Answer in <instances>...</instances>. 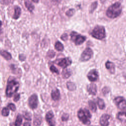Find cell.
<instances>
[{
  "label": "cell",
  "mask_w": 126,
  "mask_h": 126,
  "mask_svg": "<svg viewBox=\"0 0 126 126\" xmlns=\"http://www.w3.org/2000/svg\"><path fill=\"white\" fill-rule=\"evenodd\" d=\"M50 70L52 72H54V73H56L57 74H59V70H58V69L55 67L54 66V65H51L50 67Z\"/></svg>",
  "instance_id": "obj_31"
},
{
  "label": "cell",
  "mask_w": 126,
  "mask_h": 126,
  "mask_svg": "<svg viewBox=\"0 0 126 126\" xmlns=\"http://www.w3.org/2000/svg\"><path fill=\"white\" fill-rule=\"evenodd\" d=\"M41 123V118L39 116H35L34 117L33 124L35 126H38Z\"/></svg>",
  "instance_id": "obj_20"
},
{
  "label": "cell",
  "mask_w": 126,
  "mask_h": 126,
  "mask_svg": "<svg viewBox=\"0 0 126 126\" xmlns=\"http://www.w3.org/2000/svg\"><path fill=\"white\" fill-rule=\"evenodd\" d=\"M77 116L79 119L85 125H88L90 123V119L91 118L92 115L87 109H80L77 113Z\"/></svg>",
  "instance_id": "obj_3"
},
{
  "label": "cell",
  "mask_w": 126,
  "mask_h": 126,
  "mask_svg": "<svg viewBox=\"0 0 126 126\" xmlns=\"http://www.w3.org/2000/svg\"><path fill=\"white\" fill-rule=\"evenodd\" d=\"M19 87V83L15 79H9L7 81V85L6 88V95L7 96L10 97L18 90Z\"/></svg>",
  "instance_id": "obj_2"
},
{
  "label": "cell",
  "mask_w": 126,
  "mask_h": 126,
  "mask_svg": "<svg viewBox=\"0 0 126 126\" xmlns=\"http://www.w3.org/2000/svg\"><path fill=\"white\" fill-rule=\"evenodd\" d=\"M98 74L97 71L95 69L91 70L87 75V77L88 79L91 82L96 81L98 79Z\"/></svg>",
  "instance_id": "obj_11"
},
{
  "label": "cell",
  "mask_w": 126,
  "mask_h": 126,
  "mask_svg": "<svg viewBox=\"0 0 126 126\" xmlns=\"http://www.w3.org/2000/svg\"><path fill=\"white\" fill-rule=\"evenodd\" d=\"M9 114V111L8 108H7V107H4L3 108V109H2L1 111V114L4 117H6Z\"/></svg>",
  "instance_id": "obj_28"
},
{
  "label": "cell",
  "mask_w": 126,
  "mask_h": 126,
  "mask_svg": "<svg viewBox=\"0 0 126 126\" xmlns=\"http://www.w3.org/2000/svg\"><path fill=\"white\" fill-rule=\"evenodd\" d=\"M100 2H101V3H104V2L106 1V0H100Z\"/></svg>",
  "instance_id": "obj_41"
},
{
  "label": "cell",
  "mask_w": 126,
  "mask_h": 126,
  "mask_svg": "<svg viewBox=\"0 0 126 126\" xmlns=\"http://www.w3.org/2000/svg\"><path fill=\"white\" fill-rule=\"evenodd\" d=\"M32 1H33L34 2H35V3H37V2H38V1H39V0H32Z\"/></svg>",
  "instance_id": "obj_40"
},
{
  "label": "cell",
  "mask_w": 126,
  "mask_h": 126,
  "mask_svg": "<svg viewBox=\"0 0 126 126\" xmlns=\"http://www.w3.org/2000/svg\"><path fill=\"white\" fill-rule=\"evenodd\" d=\"M97 6V2L94 1L92 3V4L90 6V9H89V12L90 13H92L94 12V11L96 9Z\"/></svg>",
  "instance_id": "obj_27"
},
{
  "label": "cell",
  "mask_w": 126,
  "mask_h": 126,
  "mask_svg": "<svg viewBox=\"0 0 126 126\" xmlns=\"http://www.w3.org/2000/svg\"><path fill=\"white\" fill-rule=\"evenodd\" d=\"M61 38L62 39V40H63V41H65L68 38V35L66 33H63V34L62 35Z\"/></svg>",
  "instance_id": "obj_36"
},
{
  "label": "cell",
  "mask_w": 126,
  "mask_h": 126,
  "mask_svg": "<svg viewBox=\"0 0 126 126\" xmlns=\"http://www.w3.org/2000/svg\"><path fill=\"white\" fill-rule=\"evenodd\" d=\"M105 66L111 74H114L115 73V65L112 62L108 61L105 63Z\"/></svg>",
  "instance_id": "obj_14"
},
{
  "label": "cell",
  "mask_w": 126,
  "mask_h": 126,
  "mask_svg": "<svg viewBox=\"0 0 126 126\" xmlns=\"http://www.w3.org/2000/svg\"><path fill=\"white\" fill-rule=\"evenodd\" d=\"M55 56V53L53 50H50L47 53V56L50 58H52Z\"/></svg>",
  "instance_id": "obj_33"
},
{
  "label": "cell",
  "mask_w": 126,
  "mask_h": 126,
  "mask_svg": "<svg viewBox=\"0 0 126 126\" xmlns=\"http://www.w3.org/2000/svg\"><path fill=\"white\" fill-rule=\"evenodd\" d=\"M12 0H0V2L3 4H9Z\"/></svg>",
  "instance_id": "obj_35"
},
{
  "label": "cell",
  "mask_w": 126,
  "mask_h": 126,
  "mask_svg": "<svg viewBox=\"0 0 126 126\" xmlns=\"http://www.w3.org/2000/svg\"></svg>",
  "instance_id": "obj_43"
},
{
  "label": "cell",
  "mask_w": 126,
  "mask_h": 126,
  "mask_svg": "<svg viewBox=\"0 0 126 126\" xmlns=\"http://www.w3.org/2000/svg\"><path fill=\"white\" fill-rule=\"evenodd\" d=\"M66 85H67V87L69 91H74L76 89V86L73 82H68L66 83Z\"/></svg>",
  "instance_id": "obj_26"
},
{
  "label": "cell",
  "mask_w": 126,
  "mask_h": 126,
  "mask_svg": "<svg viewBox=\"0 0 126 126\" xmlns=\"http://www.w3.org/2000/svg\"><path fill=\"white\" fill-rule=\"evenodd\" d=\"M71 75L70 71L67 69H64L62 72V76L63 78H68Z\"/></svg>",
  "instance_id": "obj_24"
},
{
  "label": "cell",
  "mask_w": 126,
  "mask_h": 126,
  "mask_svg": "<svg viewBox=\"0 0 126 126\" xmlns=\"http://www.w3.org/2000/svg\"><path fill=\"white\" fill-rule=\"evenodd\" d=\"M22 123V117L21 115H18L14 124L16 126H20Z\"/></svg>",
  "instance_id": "obj_25"
},
{
  "label": "cell",
  "mask_w": 126,
  "mask_h": 126,
  "mask_svg": "<svg viewBox=\"0 0 126 126\" xmlns=\"http://www.w3.org/2000/svg\"><path fill=\"white\" fill-rule=\"evenodd\" d=\"M117 119L121 121H123L126 119V112H121L117 114Z\"/></svg>",
  "instance_id": "obj_19"
},
{
  "label": "cell",
  "mask_w": 126,
  "mask_h": 126,
  "mask_svg": "<svg viewBox=\"0 0 126 126\" xmlns=\"http://www.w3.org/2000/svg\"><path fill=\"white\" fill-rule=\"evenodd\" d=\"M52 98L54 100H58L60 98V93L59 90L56 89L51 93Z\"/></svg>",
  "instance_id": "obj_15"
},
{
  "label": "cell",
  "mask_w": 126,
  "mask_h": 126,
  "mask_svg": "<svg viewBox=\"0 0 126 126\" xmlns=\"http://www.w3.org/2000/svg\"><path fill=\"white\" fill-rule=\"evenodd\" d=\"M55 63L60 67L63 68H65L68 65H70L72 63V62L70 58H65L58 59L56 61H55Z\"/></svg>",
  "instance_id": "obj_7"
},
{
  "label": "cell",
  "mask_w": 126,
  "mask_h": 126,
  "mask_svg": "<svg viewBox=\"0 0 126 126\" xmlns=\"http://www.w3.org/2000/svg\"><path fill=\"white\" fill-rule=\"evenodd\" d=\"M114 102L119 109H124L126 108V100L122 96L116 97L114 100Z\"/></svg>",
  "instance_id": "obj_8"
},
{
  "label": "cell",
  "mask_w": 126,
  "mask_h": 126,
  "mask_svg": "<svg viewBox=\"0 0 126 126\" xmlns=\"http://www.w3.org/2000/svg\"><path fill=\"white\" fill-rule=\"evenodd\" d=\"M91 35L94 38L97 39H102L105 37V31L103 27L97 26L93 30Z\"/></svg>",
  "instance_id": "obj_4"
},
{
  "label": "cell",
  "mask_w": 126,
  "mask_h": 126,
  "mask_svg": "<svg viewBox=\"0 0 126 126\" xmlns=\"http://www.w3.org/2000/svg\"><path fill=\"white\" fill-rule=\"evenodd\" d=\"M24 118L28 121H31L32 119V117H31V114L29 113V112H26L25 113L24 115Z\"/></svg>",
  "instance_id": "obj_30"
},
{
  "label": "cell",
  "mask_w": 126,
  "mask_h": 126,
  "mask_svg": "<svg viewBox=\"0 0 126 126\" xmlns=\"http://www.w3.org/2000/svg\"><path fill=\"white\" fill-rule=\"evenodd\" d=\"M55 49L59 51H63V46L60 41H57L55 45Z\"/></svg>",
  "instance_id": "obj_22"
},
{
  "label": "cell",
  "mask_w": 126,
  "mask_h": 126,
  "mask_svg": "<svg viewBox=\"0 0 126 126\" xmlns=\"http://www.w3.org/2000/svg\"><path fill=\"white\" fill-rule=\"evenodd\" d=\"M28 104L30 107L32 109H35L38 104L37 96L35 94H33L29 98Z\"/></svg>",
  "instance_id": "obj_9"
},
{
  "label": "cell",
  "mask_w": 126,
  "mask_h": 126,
  "mask_svg": "<svg viewBox=\"0 0 126 126\" xmlns=\"http://www.w3.org/2000/svg\"><path fill=\"white\" fill-rule=\"evenodd\" d=\"M89 106L91 110L94 112H95L96 111V106L94 102L92 100H89Z\"/></svg>",
  "instance_id": "obj_21"
},
{
  "label": "cell",
  "mask_w": 126,
  "mask_h": 126,
  "mask_svg": "<svg viewBox=\"0 0 126 126\" xmlns=\"http://www.w3.org/2000/svg\"><path fill=\"white\" fill-rule=\"evenodd\" d=\"M97 104H98V106L99 109H103L105 108V103H104V102L103 100V99H102L100 98H97Z\"/></svg>",
  "instance_id": "obj_23"
},
{
  "label": "cell",
  "mask_w": 126,
  "mask_h": 126,
  "mask_svg": "<svg viewBox=\"0 0 126 126\" xmlns=\"http://www.w3.org/2000/svg\"><path fill=\"white\" fill-rule=\"evenodd\" d=\"M71 39L75 43L76 45L82 44L86 40V37L80 34H78L75 32H72L70 33Z\"/></svg>",
  "instance_id": "obj_5"
},
{
  "label": "cell",
  "mask_w": 126,
  "mask_h": 126,
  "mask_svg": "<svg viewBox=\"0 0 126 126\" xmlns=\"http://www.w3.org/2000/svg\"><path fill=\"white\" fill-rule=\"evenodd\" d=\"M19 98H20V94H17L14 95V98H13V100L15 102L18 101L19 100Z\"/></svg>",
  "instance_id": "obj_37"
},
{
  "label": "cell",
  "mask_w": 126,
  "mask_h": 126,
  "mask_svg": "<svg viewBox=\"0 0 126 126\" xmlns=\"http://www.w3.org/2000/svg\"><path fill=\"white\" fill-rule=\"evenodd\" d=\"M7 108L13 111H14L16 110V106L13 103H9L7 105Z\"/></svg>",
  "instance_id": "obj_32"
},
{
  "label": "cell",
  "mask_w": 126,
  "mask_h": 126,
  "mask_svg": "<svg viewBox=\"0 0 126 126\" xmlns=\"http://www.w3.org/2000/svg\"><path fill=\"white\" fill-rule=\"evenodd\" d=\"M23 126H31V125H30V124L29 123H27V122H26V123H25L24 124Z\"/></svg>",
  "instance_id": "obj_39"
},
{
  "label": "cell",
  "mask_w": 126,
  "mask_h": 126,
  "mask_svg": "<svg viewBox=\"0 0 126 126\" xmlns=\"http://www.w3.org/2000/svg\"><path fill=\"white\" fill-rule=\"evenodd\" d=\"M68 118H69V115L66 113L63 114L62 116V120L63 121H66L67 120H68Z\"/></svg>",
  "instance_id": "obj_34"
},
{
  "label": "cell",
  "mask_w": 126,
  "mask_h": 126,
  "mask_svg": "<svg viewBox=\"0 0 126 126\" xmlns=\"http://www.w3.org/2000/svg\"><path fill=\"white\" fill-rule=\"evenodd\" d=\"M21 8L18 6H15L14 9V14L13 18L15 20L18 19L21 15Z\"/></svg>",
  "instance_id": "obj_16"
},
{
  "label": "cell",
  "mask_w": 126,
  "mask_h": 126,
  "mask_svg": "<svg viewBox=\"0 0 126 126\" xmlns=\"http://www.w3.org/2000/svg\"><path fill=\"white\" fill-rule=\"evenodd\" d=\"M122 6L120 2H117L111 5L106 11V15L108 17L114 19L118 17L122 12Z\"/></svg>",
  "instance_id": "obj_1"
},
{
  "label": "cell",
  "mask_w": 126,
  "mask_h": 126,
  "mask_svg": "<svg viewBox=\"0 0 126 126\" xmlns=\"http://www.w3.org/2000/svg\"><path fill=\"white\" fill-rule=\"evenodd\" d=\"M110 116L108 114H103L99 120L100 124L101 126H108L109 125V121L108 120L109 119Z\"/></svg>",
  "instance_id": "obj_12"
},
{
  "label": "cell",
  "mask_w": 126,
  "mask_h": 126,
  "mask_svg": "<svg viewBox=\"0 0 126 126\" xmlns=\"http://www.w3.org/2000/svg\"><path fill=\"white\" fill-rule=\"evenodd\" d=\"M87 89L90 94L94 95L96 94L97 89H96V86L95 84L92 83L89 84V85H88L87 87Z\"/></svg>",
  "instance_id": "obj_13"
},
{
  "label": "cell",
  "mask_w": 126,
  "mask_h": 126,
  "mask_svg": "<svg viewBox=\"0 0 126 126\" xmlns=\"http://www.w3.org/2000/svg\"><path fill=\"white\" fill-rule=\"evenodd\" d=\"M74 13H75V9L73 8H71L68 10L66 12L65 14L68 17H71L74 15Z\"/></svg>",
  "instance_id": "obj_29"
},
{
  "label": "cell",
  "mask_w": 126,
  "mask_h": 126,
  "mask_svg": "<svg viewBox=\"0 0 126 126\" xmlns=\"http://www.w3.org/2000/svg\"><path fill=\"white\" fill-rule=\"evenodd\" d=\"M45 119L49 126H55L56 122L55 121L54 114L52 111H49L46 113Z\"/></svg>",
  "instance_id": "obj_10"
},
{
  "label": "cell",
  "mask_w": 126,
  "mask_h": 126,
  "mask_svg": "<svg viewBox=\"0 0 126 126\" xmlns=\"http://www.w3.org/2000/svg\"><path fill=\"white\" fill-rule=\"evenodd\" d=\"M10 126H16L15 125L14 123H12V124H10Z\"/></svg>",
  "instance_id": "obj_42"
},
{
  "label": "cell",
  "mask_w": 126,
  "mask_h": 126,
  "mask_svg": "<svg viewBox=\"0 0 126 126\" xmlns=\"http://www.w3.org/2000/svg\"><path fill=\"white\" fill-rule=\"evenodd\" d=\"M93 55V52L92 50L90 48H87L82 53L80 60L82 62L87 61L92 58Z\"/></svg>",
  "instance_id": "obj_6"
},
{
  "label": "cell",
  "mask_w": 126,
  "mask_h": 126,
  "mask_svg": "<svg viewBox=\"0 0 126 126\" xmlns=\"http://www.w3.org/2000/svg\"><path fill=\"white\" fill-rule=\"evenodd\" d=\"M19 60L21 61H23L24 60H25V56L24 55H22V54L20 55H19Z\"/></svg>",
  "instance_id": "obj_38"
},
{
  "label": "cell",
  "mask_w": 126,
  "mask_h": 126,
  "mask_svg": "<svg viewBox=\"0 0 126 126\" xmlns=\"http://www.w3.org/2000/svg\"><path fill=\"white\" fill-rule=\"evenodd\" d=\"M1 55L7 60H10L12 58L11 54L6 51H1Z\"/></svg>",
  "instance_id": "obj_18"
},
{
  "label": "cell",
  "mask_w": 126,
  "mask_h": 126,
  "mask_svg": "<svg viewBox=\"0 0 126 126\" xmlns=\"http://www.w3.org/2000/svg\"><path fill=\"white\" fill-rule=\"evenodd\" d=\"M25 5L27 8L28 9V10L30 12H32L34 9V5L28 0H26L25 1Z\"/></svg>",
  "instance_id": "obj_17"
}]
</instances>
